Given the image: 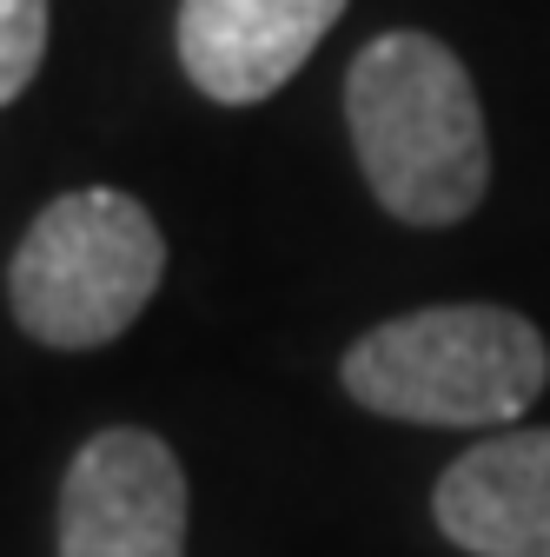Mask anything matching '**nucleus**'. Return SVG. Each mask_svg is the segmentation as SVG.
<instances>
[{
	"label": "nucleus",
	"instance_id": "obj_5",
	"mask_svg": "<svg viewBox=\"0 0 550 557\" xmlns=\"http://www.w3.org/2000/svg\"><path fill=\"white\" fill-rule=\"evenodd\" d=\"M346 0H179V66L220 107L272 100L318 53Z\"/></svg>",
	"mask_w": 550,
	"mask_h": 557
},
{
	"label": "nucleus",
	"instance_id": "obj_7",
	"mask_svg": "<svg viewBox=\"0 0 550 557\" xmlns=\"http://www.w3.org/2000/svg\"><path fill=\"white\" fill-rule=\"evenodd\" d=\"M47 60V0H0V107L21 100Z\"/></svg>",
	"mask_w": 550,
	"mask_h": 557
},
{
	"label": "nucleus",
	"instance_id": "obj_1",
	"mask_svg": "<svg viewBox=\"0 0 550 557\" xmlns=\"http://www.w3.org/2000/svg\"><path fill=\"white\" fill-rule=\"evenodd\" d=\"M346 126L372 199L404 226H458L491 186V133L464 60L398 27L378 34L346 74Z\"/></svg>",
	"mask_w": 550,
	"mask_h": 557
},
{
	"label": "nucleus",
	"instance_id": "obj_3",
	"mask_svg": "<svg viewBox=\"0 0 550 557\" xmlns=\"http://www.w3.org/2000/svg\"><path fill=\"white\" fill-rule=\"evenodd\" d=\"M166 278L160 220L120 186L60 193L8 259L14 325L53 352H93L140 319Z\"/></svg>",
	"mask_w": 550,
	"mask_h": 557
},
{
	"label": "nucleus",
	"instance_id": "obj_4",
	"mask_svg": "<svg viewBox=\"0 0 550 557\" xmlns=\"http://www.w3.org/2000/svg\"><path fill=\"white\" fill-rule=\"evenodd\" d=\"M186 465L160 432L107 425L60 478V557H186Z\"/></svg>",
	"mask_w": 550,
	"mask_h": 557
},
{
	"label": "nucleus",
	"instance_id": "obj_6",
	"mask_svg": "<svg viewBox=\"0 0 550 557\" xmlns=\"http://www.w3.org/2000/svg\"><path fill=\"white\" fill-rule=\"evenodd\" d=\"M432 518L471 557H550V425L498 432L451 458Z\"/></svg>",
	"mask_w": 550,
	"mask_h": 557
},
{
	"label": "nucleus",
	"instance_id": "obj_2",
	"mask_svg": "<svg viewBox=\"0 0 550 557\" xmlns=\"http://www.w3.org/2000/svg\"><path fill=\"white\" fill-rule=\"evenodd\" d=\"M346 392L398 425H511L550 385V345L511 306H425L352 338Z\"/></svg>",
	"mask_w": 550,
	"mask_h": 557
}]
</instances>
